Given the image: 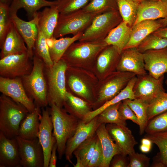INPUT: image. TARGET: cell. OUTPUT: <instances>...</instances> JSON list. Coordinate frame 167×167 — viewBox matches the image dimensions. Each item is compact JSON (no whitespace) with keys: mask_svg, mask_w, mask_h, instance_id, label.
<instances>
[{"mask_svg":"<svg viewBox=\"0 0 167 167\" xmlns=\"http://www.w3.org/2000/svg\"><path fill=\"white\" fill-rule=\"evenodd\" d=\"M131 28L122 21L109 32L104 40L107 45H111L117 49L120 54L129 42Z\"/></svg>","mask_w":167,"mask_h":167,"instance_id":"obj_28","label":"cell"},{"mask_svg":"<svg viewBox=\"0 0 167 167\" xmlns=\"http://www.w3.org/2000/svg\"><path fill=\"white\" fill-rule=\"evenodd\" d=\"M122 21L119 12L117 10H111L97 15L78 41L98 42L104 41L112 30Z\"/></svg>","mask_w":167,"mask_h":167,"instance_id":"obj_5","label":"cell"},{"mask_svg":"<svg viewBox=\"0 0 167 167\" xmlns=\"http://www.w3.org/2000/svg\"><path fill=\"white\" fill-rule=\"evenodd\" d=\"M100 124L98 122L97 116L87 123L80 121L75 133L66 143L65 152L66 160L74 165L71 160L74 152L82 143L96 133Z\"/></svg>","mask_w":167,"mask_h":167,"instance_id":"obj_14","label":"cell"},{"mask_svg":"<svg viewBox=\"0 0 167 167\" xmlns=\"http://www.w3.org/2000/svg\"><path fill=\"white\" fill-rule=\"evenodd\" d=\"M136 75L131 72L117 71L108 75L99 92L96 102L104 103L114 97L127 85L130 80Z\"/></svg>","mask_w":167,"mask_h":167,"instance_id":"obj_12","label":"cell"},{"mask_svg":"<svg viewBox=\"0 0 167 167\" xmlns=\"http://www.w3.org/2000/svg\"><path fill=\"white\" fill-rule=\"evenodd\" d=\"M0 92L15 101L24 106L29 112L35 109L33 100L28 94L21 77L13 78L0 76Z\"/></svg>","mask_w":167,"mask_h":167,"instance_id":"obj_11","label":"cell"},{"mask_svg":"<svg viewBox=\"0 0 167 167\" xmlns=\"http://www.w3.org/2000/svg\"><path fill=\"white\" fill-rule=\"evenodd\" d=\"M167 111V93L160 94L148 105L147 110L148 121L152 118Z\"/></svg>","mask_w":167,"mask_h":167,"instance_id":"obj_40","label":"cell"},{"mask_svg":"<svg viewBox=\"0 0 167 167\" xmlns=\"http://www.w3.org/2000/svg\"><path fill=\"white\" fill-rule=\"evenodd\" d=\"M129 106L136 115L139 122V134L142 135L145 132L148 122L147 110L148 104L143 101L135 98L123 100Z\"/></svg>","mask_w":167,"mask_h":167,"instance_id":"obj_34","label":"cell"},{"mask_svg":"<svg viewBox=\"0 0 167 167\" xmlns=\"http://www.w3.org/2000/svg\"><path fill=\"white\" fill-rule=\"evenodd\" d=\"M11 20L26 44L30 57L33 58V49L37 37L38 30L37 26V16L27 21L22 20L16 14L10 15Z\"/></svg>","mask_w":167,"mask_h":167,"instance_id":"obj_17","label":"cell"},{"mask_svg":"<svg viewBox=\"0 0 167 167\" xmlns=\"http://www.w3.org/2000/svg\"><path fill=\"white\" fill-rule=\"evenodd\" d=\"M136 75L133 77L126 86L117 96L112 99L104 103L101 106L88 113L82 120L85 123L88 122L101 113L108 107L115 104L126 99H135L133 87L136 81Z\"/></svg>","mask_w":167,"mask_h":167,"instance_id":"obj_27","label":"cell"},{"mask_svg":"<svg viewBox=\"0 0 167 167\" xmlns=\"http://www.w3.org/2000/svg\"><path fill=\"white\" fill-rule=\"evenodd\" d=\"M143 53L145 68L150 75L158 79L167 73V47Z\"/></svg>","mask_w":167,"mask_h":167,"instance_id":"obj_18","label":"cell"},{"mask_svg":"<svg viewBox=\"0 0 167 167\" xmlns=\"http://www.w3.org/2000/svg\"><path fill=\"white\" fill-rule=\"evenodd\" d=\"M128 167H148L150 158L145 154L135 152L129 156Z\"/></svg>","mask_w":167,"mask_h":167,"instance_id":"obj_45","label":"cell"},{"mask_svg":"<svg viewBox=\"0 0 167 167\" xmlns=\"http://www.w3.org/2000/svg\"><path fill=\"white\" fill-rule=\"evenodd\" d=\"M38 36L34 48L35 49V55L44 61L45 66H51L53 65L54 62L50 57L46 38L38 28Z\"/></svg>","mask_w":167,"mask_h":167,"instance_id":"obj_38","label":"cell"},{"mask_svg":"<svg viewBox=\"0 0 167 167\" xmlns=\"http://www.w3.org/2000/svg\"><path fill=\"white\" fill-rule=\"evenodd\" d=\"M152 147L147 146L141 144L139 147L141 151L143 153H147L149 152L151 150Z\"/></svg>","mask_w":167,"mask_h":167,"instance_id":"obj_51","label":"cell"},{"mask_svg":"<svg viewBox=\"0 0 167 167\" xmlns=\"http://www.w3.org/2000/svg\"><path fill=\"white\" fill-rule=\"evenodd\" d=\"M41 114L40 108L36 106L34 111L29 112L20 123L18 136L27 139L38 138Z\"/></svg>","mask_w":167,"mask_h":167,"instance_id":"obj_26","label":"cell"},{"mask_svg":"<svg viewBox=\"0 0 167 167\" xmlns=\"http://www.w3.org/2000/svg\"><path fill=\"white\" fill-rule=\"evenodd\" d=\"M151 167H165L164 165L162 162L155 158H154V160L152 164Z\"/></svg>","mask_w":167,"mask_h":167,"instance_id":"obj_53","label":"cell"},{"mask_svg":"<svg viewBox=\"0 0 167 167\" xmlns=\"http://www.w3.org/2000/svg\"><path fill=\"white\" fill-rule=\"evenodd\" d=\"M68 82L69 87L74 92L86 100L91 99V95L87 87L79 77L71 75Z\"/></svg>","mask_w":167,"mask_h":167,"instance_id":"obj_44","label":"cell"},{"mask_svg":"<svg viewBox=\"0 0 167 167\" xmlns=\"http://www.w3.org/2000/svg\"><path fill=\"white\" fill-rule=\"evenodd\" d=\"M118 11L122 21L132 28L136 20L140 2L133 0H116Z\"/></svg>","mask_w":167,"mask_h":167,"instance_id":"obj_33","label":"cell"},{"mask_svg":"<svg viewBox=\"0 0 167 167\" xmlns=\"http://www.w3.org/2000/svg\"><path fill=\"white\" fill-rule=\"evenodd\" d=\"M152 33L160 37L167 38V26L161 28Z\"/></svg>","mask_w":167,"mask_h":167,"instance_id":"obj_50","label":"cell"},{"mask_svg":"<svg viewBox=\"0 0 167 167\" xmlns=\"http://www.w3.org/2000/svg\"><path fill=\"white\" fill-rule=\"evenodd\" d=\"M82 9L96 15L111 10H118L116 0H90Z\"/></svg>","mask_w":167,"mask_h":167,"instance_id":"obj_37","label":"cell"},{"mask_svg":"<svg viewBox=\"0 0 167 167\" xmlns=\"http://www.w3.org/2000/svg\"><path fill=\"white\" fill-rule=\"evenodd\" d=\"M162 26L159 20H146L140 22L131 28L130 40L124 49L137 47L149 35Z\"/></svg>","mask_w":167,"mask_h":167,"instance_id":"obj_22","label":"cell"},{"mask_svg":"<svg viewBox=\"0 0 167 167\" xmlns=\"http://www.w3.org/2000/svg\"><path fill=\"white\" fill-rule=\"evenodd\" d=\"M49 108L53 126V132L57 146L58 158L65 154L66 143L75 133L80 120L65 109L54 104Z\"/></svg>","mask_w":167,"mask_h":167,"instance_id":"obj_1","label":"cell"},{"mask_svg":"<svg viewBox=\"0 0 167 167\" xmlns=\"http://www.w3.org/2000/svg\"><path fill=\"white\" fill-rule=\"evenodd\" d=\"M133 87L135 98L148 104L161 93L165 92L163 87L164 76L156 79L148 73L136 76Z\"/></svg>","mask_w":167,"mask_h":167,"instance_id":"obj_9","label":"cell"},{"mask_svg":"<svg viewBox=\"0 0 167 167\" xmlns=\"http://www.w3.org/2000/svg\"><path fill=\"white\" fill-rule=\"evenodd\" d=\"M57 149V146L56 142L54 143L52 149L49 160V167H55L56 166L57 156L56 152Z\"/></svg>","mask_w":167,"mask_h":167,"instance_id":"obj_49","label":"cell"},{"mask_svg":"<svg viewBox=\"0 0 167 167\" xmlns=\"http://www.w3.org/2000/svg\"><path fill=\"white\" fill-rule=\"evenodd\" d=\"M23 167H44V157L42 147L38 138L32 139L16 137Z\"/></svg>","mask_w":167,"mask_h":167,"instance_id":"obj_10","label":"cell"},{"mask_svg":"<svg viewBox=\"0 0 167 167\" xmlns=\"http://www.w3.org/2000/svg\"><path fill=\"white\" fill-rule=\"evenodd\" d=\"M121 102L108 107L97 115L98 122L100 124L113 123L126 126V121L121 118L118 111L119 107Z\"/></svg>","mask_w":167,"mask_h":167,"instance_id":"obj_36","label":"cell"},{"mask_svg":"<svg viewBox=\"0 0 167 167\" xmlns=\"http://www.w3.org/2000/svg\"><path fill=\"white\" fill-rule=\"evenodd\" d=\"M106 128L122 154L130 156L135 152L134 147L137 142L131 131L126 127L115 124H106Z\"/></svg>","mask_w":167,"mask_h":167,"instance_id":"obj_16","label":"cell"},{"mask_svg":"<svg viewBox=\"0 0 167 167\" xmlns=\"http://www.w3.org/2000/svg\"><path fill=\"white\" fill-rule=\"evenodd\" d=\"M28 113L22 104L2 94L0 96V132L8 138H16L21 122Z\"/></svg>","mask_w":167,"mask_h":167,"instance_id":"obj_2","label":"cell"},{"mask_svg":"<svg viewBox=\"0 0 167 167\" xmlns=\"http://www.w3.org/2000/svg\"><path fill=\"white\" fill-rule=\"evenodd\" d=\"M64 106L66 112L80 120H82L88 113L92 111L90 110L87 102L75 96L67 91Z\"/></svg>","mask_w":167,"mask_h":167,"instance_id":"obj_32","label":"cell"},{"mask_svg":"<svg viewBox=\"0 0 167 167\" xmlns=\"http://www.w3.org/2000/svg\"><path fill=\"white\" fill-rule=\"evenodd\" d=\"M96 133L100 142L102 149L103 159L100 167H109L110 162L116 155L121 154L119 148L109 134L106 124H100Z\"/></svg>","mask_w":167,"mask_h":167,"instance_id":"obj_23","label":"cell"},{"mask_svg":"<svg viewBox=\"0 0 167 167\" xmlns=\"http://www.w3.org/2000/svg\"><path fill=\"white\" fill-rule=\"evenodd\" d=\"M118 111L121 118L124 121L130 120L136 124L139 125L138 118L128 104L124 101L120 103Z\"/></svg>","mask_w":167,"mask_h":167,"instance_id":"obj_46","label":"cell"},{"mask_svg":"<svg viewBox=\"0 0 167 167\" xmlns=\"http://www.w3.org/2000/svg\"><path fill=\"white\" fill-rule=\"evenodd\" d=\"M167 17V2L143 1L138 5L136 19L133 26L143 20H156Z\"/></svg>","mask_w":167,"mask_h":167,"instance_id":"obj_20","label":"cell"},{"mask_svg":"<svg viewBox=\"0 0 167 167\" xmlns=\"http://www.w3.org/2000/svg\"><path fill=\"white\" fill-rule=\"evenodd\" d=\"M28 52L7 56L0 60V76L10 78L29 74L33 67Z\"/></svg>","mask_w":167,"mask_h":167,"instance_id":"obj_7","label":"cell"},{"mask_svg":"<svg viewBox=\"0 0 167 167\" xmlns=\"http://www.w3.org/2000/svg\"><path fill=\"white\" fill-rule=\"evenodd\" d=\"M11 22L10 5L0 2V45L4 39Z\"/></svg>","mask_w":167,"mask_h":167,"instance_id":"obj_43","label":"cell"},{"mask_svg":"<svg viewBox=\"0 0 167 167\" xmlns=\"http://www.w3.org/2000/svg\"><path fill=\"white\" fill-rule=\"evenodd\" d=\"M59 14L56 5L45 7L41 12H38L37 26L46 39L53 36Z\"/></svg>","mask_w":167,"mask_h":167,"instance_id":"obj_24","label":"cell"},{"mask_svg":"<svg viewBox=\"0 0 167 167\" xmlns=\"http://www.w3.org/2000/svg\"><path fill=\"white\" fill-rule=\"evenodd\" d=\"M41 109L38 138L43 151L44 167H49L52 149L56 140L52 131L53 126L49 108L46 107Z\"/></svg>","mask_w":167,"mask_h":167,"instance_id":"obj_13","label":"cell"},{"mask_svg":"<svg viewBox=\"0 0 167 167\" xmlns=\"http://www.w3.org/2000/svg\"><path fill=\"white\" fill-rule=\"evenodd\" d=\"M120 54L114 46H106L97 57L98 70L101 73L106 72L110 75L117 68Z\"/></svg>","mask_w":167,"mask_h":167,"instance_id":"obj_29","label":"cell"},{"mask_svg":"<svg viewBox=\"0 0 167 167\" xmlns=\"http://www.w3.org/2000/svg\"><path fill=\"white\" fill-rule=\"evenodd\" d=\"M160 1H164V2H167V0H160Z\"/></svg>","mask_w":167,"mask_h":167,"instance_id":"obj_58","label":"cell"},{"mask_svg":"<svg viewBox=\"0 0 167 167\" xmlns=\"http://www.w3.org/2000/svg\"><path fill=\"white\" fill-rule=\"evenodd\" d=\"M116 69L118 71L132 73L136 76L147 74L143 53L136 47L123 49L120 54Z\"/></svg>","mask_w":167,"mask_h":167,"instance_id":"obj_15","label":"cell"},{"mask_svg":"<svg viewBox=\"0 0 167 167\" xmlns=\"http://www.w3.org/2000/svg\"><path fill=\"white\" fill-rule=\"evenodd\" d=\"M96 15L82 9L66 14H59L53 36L58 38L68 34L75 36L83 33Z\"/></svg>","mask_w":167,"mask_h":167,"instance_id":"obj_6","label":"cell"},{"mask_svg":"<svg viewBox=\"0 0 167 167\" xmlns=\"http://www.w3.org/2000/svg\"><path fill=\"white\" fill-rule=\"evenodd\" d=\"M141 144L150 147H152V143L150 139L145 137L141 139Z\"/></svg>","mask_w":167,"mask_h":167,"instance_id":"obj_52","label":"cell"},{"mask_svg":"<svg viewBox=\"0 0 167 167\" xmlns=\"http://www.w3.org/2000/svg\"><path fill=\"white\" fill-rule=\"evenodd\" d=\"M83 33H80L72 37H62L59 39L53 36L46 39L50 57L54 63L62 58L68 48L76 41H79Z\"/></svg>","mask_w":167,"mask_h":167,"instance_id":"obj_30","label":"cell"},{"mask_svg":"<svg viewBox=\"0 0 167 167\" xmlns=\"http://www.w3.org/2000/svg\"><path fill=\"white\" fill-rule=\"evenodd\" d=\"M167 131V111L149 120L145 128L147 134L164 132Z\"/></svg>","mask_w":167,"mask_h":167,"instance_id":"obj_41","label":"cell"},{"mask_svg":"<svg viewBox=\"0 0 167 167\" xmlns=\"http://www.w3.org/2000/svg\"><path fill=\"white\" fill-rule=\"evenodd\" d=\"M90 0H60L56 6L60 14H66L83 9Z\"/></svg>","mask_w":167,"mask_h":167,"instance_id":"obj_42","label":"cell"},{"mask_svg":"<svg viewBox=\"0 0 167 167\" xmlns=\"http://www.w3.org/2000/svg\"><path fill=\"white\" fill-rule=\"evenodd\" d=\"M167 47V38L152 33L147 36L137 47L141 53L150 50H158Z\"/></svg>","mask_w":167,"mask_h":167,"instance_id":"obj_39","label":"cell"},{"mask_svg":"<svg viewBox=\"0 0 167 167\" xmlns=\"http://www.w3.org/2000/svg\"><path fill=\"white\" fill-rule=\"evenodd\" d=\"M57 2V0H13L10 5V15L16 14L18 10L23 8L30 20L36 15L38 11L41 8L56 6Z\"/></svg>","mask_w":167,"mask_h":167,"instance_id":"obj_25","label":"cell"},{"mask_svg":"<svg viewBox=\"0 0 167 167\" xmlns=\"http://www.w3.org/2000/svg\"><path fill=\"white\" fill-rule=\"evenodd\" d=\"M16 137L9 139L0 132V167H21Z\"/></svg>","mask_w":167,"mask_h":167,"instance_id":"obj_19","label":"cell"},{"mask_svg":"<svg viewBox=\"0 0 167 167\" xmlns=\"http://www.w3.org/2000/svg\"><path fill=\"white\" fill-rule=\"evenodd\" d=\"M158 20L162 25V27H164L167 26V17L163 19H160Z\"/></svg>","mask_w":167,"mask_h":167,"instance_id":"obj_54","label":"cell"},{"mask_svg":"<svg viewBox=\"0 0 167 167\" xmlns=\"http://www.w3.org/2000/svg\"><path fill=\"white\" fill-rule=\"evenodd\" d=\"M128 158L126 156L122 154L116 155L112 159L109 167H128L129 163Z\"/></svg>","mask_w":167,"mask_h":167,"instance_id":"obj_48","label":"cell"},{"mask_svg":"<svg viewBox=\"0 0 167 167\" xmlns=\"http://www.w3.org/2000/svg\"><path fill=\"white\" fill-rule=\"evenodd\" d=\"M48 88L47 101L50 106L54 104L62 108L66 99V71L68 68L62 59L50 66H45Z\"/></svg>","mask_w":167,"mask_h":167,"instance_id":"obj_4","label":"cell"},{"mask_svg":"<svg viewBox=\"0 0 167 167\" xmlns=\"http://www.w3.org/2000/svg\"><path fill=\"white\" fill-rule=\"evenodd\" d=\"M32 59L31 72L21 78L28 94L33 100L36 106L45 108L48 105L47 82L44 73L45 64L41 59L35 55Z\"/></svg>","mask_w":167,"mask_h":167,"instance_id":"obj_3","label":"cell"},{"mask_svg":"<svg viewBox=\"0 0 167 167\" xmlns=\"http://www.w3.org/2000/svg\"><path fill=\"white\" fill-rule=\"evenodd\" d=\"M98 136L95 133L85 141L75 150L73 154L76 159L74 167H88L94 152Z\"/></svg>","mask_w":167,"mask_h":167,"instance_id":"obj_31","label":"cell"},{"mask_svg":"<svg viewBox=\"0 0 167 167\" xmlns=\"http://www.w3.org/2000/svg\"><path fill=\"white\" fill-rule=\"evenodd\" d=\"M107 45L104 41L98 42H80L73 43L61 58L67 64L76 62L89 61L97 57Z\"/></svg>","mask_w":167,"mask_h":167,"instance_id":"obj_8","label":"cell"},{"mask_svg":"<svg viewBox=\"0 0 167 167\" xmlns=\"http://www.w3.org/2000/svg\"><path fill=\"white\" fill-rule=\"evenodd\" d=\"M142 1L144 0H141Z\"/></svg>","mask_w":167,"mask_h":167,"instance_id":"obj_59","label":"cell"},{"mask_svg":"<svg viewBox=\"0 0 167 167\" xmlns=\"http://www.w3.org/2000/svg\"><path fill=\"white\" fill-rule=\"evenodd\" d=\"M57 0V1H59L60 0Z\"/></svg>","mask_w":167,"mask_h":167,"instance_id":"obj_60","label":"cell"},{"mask_svg":"<svg viewBox=\"0 0 167 167\" xmlns=\"http://www.w3.org/2000/svg\"><path fill=\"white\" fill-rule=\"evenodd\" d=\"M144 137L150 139L156 144L159 150L155 158L161 161L167 167V131L151 134H146Z\"/></svg>","mask_w":167,"mask_h":167,"instance_id":"obj_35","label":"cell"},{"mask_svg":"<svg viewBox=\"0 0 167 167\" xmlns=\"http://www.w3.org/2000/svg\"><path fill=\"white\" fill-rule=\"evenodd\" d=\"M165 83L166 85H167V79L165 80Z\"/></svg>","mask_w":167,"mask_h":167,"instance_id":"obj_57","label":"cell"},{"mask_svg":"<svg viewBox=\"0 0 167 167\" xmlns=\"http://www.w3.org/2000/svg\"><path fill=\"white\" fill-rule=\"evenodd\" d=\"M13 0H0V2L6 4L10 5Z\"/></svg>","mask_w":167,"mask_h":167,"instance_id":"obj_55","label":"cell"},{"mask_svg":"<svg viewBox=\"0 0 167 167\" xmlns=\"http://www.w3.org/2000/svg\"><path fill=\"white\" fill-rule=\"evenodd\" d=\"M133 0L137 2H140L142 1L141 0Z\"/></svg>","mask_w":167,"mask_h":167,"instance_id":"obj_56","label":"cell"},{"mask_svg":"<svg viewBox=\"0 0 167 167\" xmlns=\"http://www.w3.org/2000/svg\"><path fill=\"white\" fill-rule=\"evenodd\" d=\"M25 43L23 38L11 22L4 39L0 45V58L11 54L28 52Z\"/></svg>","mask_w":167,"mask_h":167,"instance_id":"obj_21","label":"cell"},{"mask_svg":"<svg viewBox=\"0 0 167 167\" xmlns=\"http://www.w3.org/2000/svg\"><path fill=\"white\" fill-rule=\"evenodd\" d=\"M103 159V154L100 142L97 139L95 149L88 167H100Z\"/></svg>","mask_w":167,"mask_h":167,"instance_id":"obj_47","label":"cell"}]
</instances>
